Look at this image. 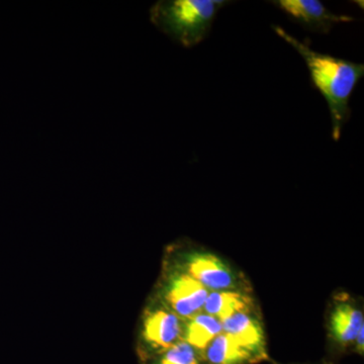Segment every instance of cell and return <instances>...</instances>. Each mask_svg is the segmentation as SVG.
Instances as JSON below:
<instances>
[{
  "instance_id": "obj_1",
  "label": "cell",
  "mask_w": 364,
  "mask_h": 364,
  "mask_svg": "<svg viewBox=\"0 0 364 364\" xmlns=\"http://www.w3.org/2000/svg\"><path fill=\"white\" fill-rule=\"evenodd\" d=\"M279 37L286 41L305 61L311 82L325 98L331 117L332 138L338 141L351 116L350 97L364 76V64L315 51L310 44L299 41L284 28L272 25Z\"/></svg>"
},
{
  "instance_id": "obj_2",
  "label": "cell",
  "mask_w": 364,
  "mask_h": 364,
  "mask_svg": "<svg viewBox=\"0 0 364 364\" xmlns=\"http://www.w3.org/2000/svg\"><path fill=\"white\" fill-rule=\"evenodd\" d=\"M230 4L225 0H159L150 9V21L160 32L184 48L208 37L215 16Z\"/></svg>"
},
{
  "instance_id": "obj_3",
  "label": "cell",
  "mask_w": 364,
  "mask_h": 364,
  "mask_svg": "<svg viewBox=\"0 0 364 364\" xmlns=\"http://www.w3.org/2000/svg\"><path fill=\"white\" fill-rule=\"evenodd\" d=\"M270 4L305 30L323 35L338 23L354 21L351 16L333 13L318 0H273Z\"/></svg>"
},
{
  "instance_id": "obj_4",
  "label": "cell",
  "mask_w": 364,
  "mask_h": 364,
  "mask_svg": "<svg viewBox=\"0 0 364 364\" xmlns=\"http://www.w3.org/2000/svg\"><path fill=\"white\" fill-rule=\"evenodd\" d=\"M208 296L207 287L188 273L174 275L165 287V301L179 318H189L203 310Z\"/></svg>"
},
{
  "instance_id": "obj_5",
  "label": "cell",
  "mask_w": 364,
  "mask_h": 364,
  "mask_svg": "<svg viewBox=\"0 0 364 364\" xmlns=\"http://www.w3.org/2000/svg\"><path fill=\"white\" fill-rule=\"evenodd\" d=\"M183 326L176 314L164 309L152 311L144 318V343L158 355L182 340Z\"/></svg>"
},
{
  "instance_id": "obj_6",
  "label": "cell",
  "mask_w": 364,
  "mask_h": 364,
  "mask_svg": "<svg viewBox=\"0 0 364 364\" xmlns=\"http://www.w3.org/2000/svg\"><path fill=\"white\" fill-rule=\"evenodd\" d=\"M186 273L207 289H236L237 279L231 268L210 253H193L186 261Z\"/></svg>"
},
{
  "instance_id": "obj_7",
  "label": "cell",
  "mask_w": 364,
  "mask_h": 364,
  "mask_svg": "<svg viewBox=\"0 0 364 364\" xmlns=\"http://www.w3.org/2000/svg\"><path fill=\"white\" fill-rule=\"evenodd\" d=\"M223 332L233 337L248 350L262 358L264 355V333L257 320L247 312L235 314L222 322Z\"/></svg>"
},
{
  "instance_id": "obj_8",
  "label": "cell",
  "mask_w": 364,
  "mask_h": 364,
  "mask_svg": "<svg viewBox=\"0 0 364 364\" xmlns=\"http://www.w3.org/2000/svg\"><path fill=\"white\" fill-rule=\"evenodd\" d=\"M203 353L210 364H248L260 359L224 332L210 342Z\"/></svg>"
},
{
  "instance_id": "obj_9",
  "label": "cell",
  "mask_w": 364,
  "mask_h": 364,
  "mask_svg": "<svg viewBox=\"0 0 364 364\" xmlns=\"http://www.w3.org/2000/svg\"><path fill=\"white\" fill-rule=\"evenodd\" d=\"M330 326L335 341L346 346L355 341L358 333L364 328L363 313L350 304H339L332 312Z\"/></svg>"
},
{
  "instance_id": "obj_10",
  "label": "cell",
  "mask_w": 364,
  "mask_h": 364,
  "mask_svg": "<svg viewBox=\"0 0 364 364\" xmlns=\"http://www.w3.org/2000/svg\"><path fill=\"white\" fill-rule=\"evenodd\" d=\"M252 301L246 294L234 291H215L208 293L203 311L224 322L235 314L247 312Z\"/></svg>"
},
{
  "instance_id": "obj_11",
  "label": "cell",
  "mask_w": 364,
  "mask_h": 364,
  "mask_svg": "<svg viewBox=\"0 0 364 364\" xmlns=\"http://www.w3.org/2000/svg\"><path fill=\"white\" fill-rule=\"evenodd\" d=\"M223 333L222 323L208 314H196L188 318L183 326L182 340L191 345L196 350L205 351V348Z\"/></svg>"
},
{
  "instance_id": "obj_12",
  "label": "cell",
  "mask_w": 364,
  "mask_h": 364,
  "mask_svg": "<svg viewBox=\"0 0 364 364\" xmlns=\"http://www.w3.org/2000/svg\"><path fill=\"white\" fill-rule=\"evenodd\" d=\"M152 364H202L193 347L183 340L158 354Z\"/></svg>"
},
{
  "instance_id": "obj_13",
  "label": "cell",
  "mask_w": 364,
  "mask_h": 364,
  "mask_svg": "<svg viewBox=\"0 0 364 364\" xmlns=\"http://www.w3.org/2000/svg\"><path fill=\"white\" fill-rule=\"evenodd\" d=\"M363 329H364V328H363ZM363 329L360 330V332H359L358 336H356L355 341H354L356 343V350H358V353L361 354V355H363V349H364Z\"/></svg>"
}]
</instances>
